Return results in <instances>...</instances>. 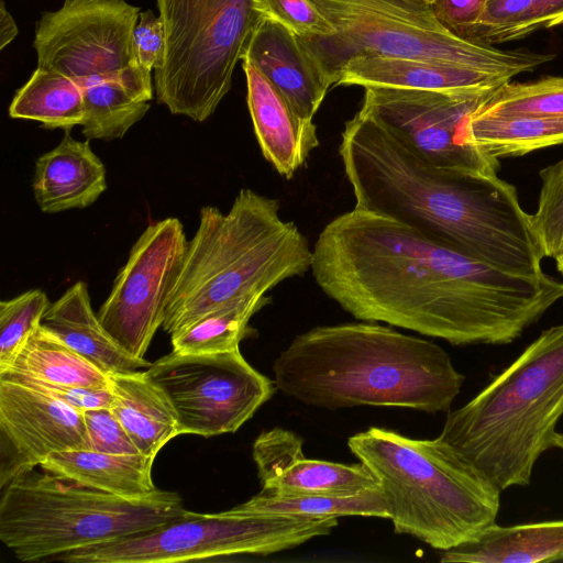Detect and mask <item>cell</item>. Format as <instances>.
Wrapping results in <instances>:
<instances>
[{"mask_svg": "<svg viewBox=\"0 0 563 563\" xmlns=\"http://www.w3.org/2000/svg\"><path fill=\"white\" fill-rule=\"evenodd\" d=\"M339 154L356 209L500 271L514 268L531 244V216L514 185L497 175L437 169L361 110L345 122Z\"/></svg>", "mask_w": 563, "mask_h": 563, "instance_id": "cell-2", "label": "cell"}, {"mask_svg": "<svg viewBox=\"0 0 563 563\" xmlns=\"http://www.w3.org/2000/svg\"><path fill=\"white\" fill-rule=\"evenodd\" d=\"M69 132L35 162L33 194L45 213L87 208L107 189L104 165L89 140H75Z\"/></svg>", "mask_w": 563, "mask_h": 563, "instance_id": "cell-20", "label": "cell"}, {"mask_svg": "<svg viewBox=\"0 0 563 563\" xmlns=\"http://www.w3.org/2000/svg\"><path fill=\"white\" fill-rule=\"evenodd\" d=\"M563 561V519L485 529L477 538L442 551L440 562L536 563Z\"/></svg>", "mask_w": 563, "mask_h": 563, "instance_id": "cell-24", "label": "cell"}, {"mask_svg": "<svg viewBox=\"0 0 563 563\" xmlns=\"http://www.w3.org/2000/svg\"><path fill=\"white\" fill-rule=\"evenodd\" d=\"M347 446L375 476L395 533L444 551L496 523L501 492L439 437L371 427Z\"/></svg>", "mask_w": 563, "mask_h": 563, "instance_id": "cell-6", "label": "cell"}, {"mask_svg": "<svg viewBox=\"0 0 563 563\" xmlns=\"http://www.w3.org/2000/svg\"><path fill=\"white\" fill-rule=\"evenodd\" d=\"M139 16L140 8L125 0H65L37 23V67L76 81L141 67L132 46Z\"/></svg>", "mask_w": 563, "mask_h": 563, "instance_id": "cell-14", "label": "cell"}, {"mask_svg": "<svg viewBox=\"0 0 563 563\" xmlns=\"http://www.w3.org/2000/svg\"><path fill=\"white\" fill-rule=\"evenodd\" d=\"M247 106L255 136L265 159L290 179L319 145L317 126L301 121L282 93L251 63L242 60Z\"/></svg>", "mask_w": 563, "mask_h": 563, "instance_id": "cell-18", "label": "cell"}, {"mask_svg": "<svg viewBox=\"0 0 563 563\" xmlns=\"http://www.w3.org/2000/svg\"><path fill=\"white\" fill-rule=\"evenodd\" d=\"M473 114L563 117V76L529 82L508 81L496 89Z\"/></svg>", "mask_w": 563, "mask_h": 563, "instance_id": "cell-31", "label": "cell"}, {"mask_svg": "<svg viewBox=\"0 0 563 563\" xmlns=\"http://www.w3.org/2000/svg\"><path fill=\"white\" fill-rule=\"evenodd\" d=\"M240 515H285L313 518L364 516L388 519L380 488L355 495H284L262 488L231 509Z\"/></svg>", "mask_w": 563, "mask_h": 563, "instance_id": "cell-29", "label": "cell"}, {"mask_svg": "<svg viewBox=\"0 0 563 563\" xmlns=\"http://www.w3.org/2000/svg\"><path fill=\"white\" fill-rule=\"evenodd\" d=\"M493 92L367 87L360 110L437 169L496 176L499 159L473 144L467 131L471 115Z\"/></svg>", "mask_w": 563, "mask_h": 563, "instance_id": "cell-12", "label": "cell"}, {"mask_svg": "<svg viewBox=\"0 0 563 563\" xmlns=\"http://www.w3.org/2000/svg\"><path fill=\"white\" fill-rule=\"evenodd\" d=\"M296 433L276 427L254 441L252 456L262 488L284 495H355L379 485L363 464L308 459Z\"/></svg>", "mask_w": 563, "mask_h": 563, "instance_id": "cell-16", "label": "cell"}, {"mask_svg": "<svg viewBox=\"0 0 563 563\" xmlns=\"http://www.w3.org/2000/svg\"><path fill=\"white\" fill-rule=\"evenodd\" d=\"M562 416L563 323L543 330L473 399L449 411L439 438L503 492L530 484Z\"/></svg>", "mask_w": 563, "mask_h": 563, "instance_id": "cell-5", "label": "cell"}, {"mask_svg": "<svg viewBox=\"0 0 563 563\" xmlns=\"http://www.w3.org/2000/svg\"><path fill=\"white\" fill-rule=\"evenodd\" d=\"M269 302L265 295H255L228 302L170 334L173 351L181 354L225 352L239 347L251 335L249 321Z\"/></svg>", "mask_w": 563, "mask_h": 563, "instance_id": "cell-30", "label": "cell"}, {"mask_svg": "<svg viewBox=\"0 0 563 563\" xmlns=\"http://www.w3.org/2000/svg\"><path fill=\"white\" fill-rule=\"evenodd\" d=\"M68 450H91L84 412L0 378V487Z\"/></svg>", "mask_w": 563, "mask_h": 563, "instance_id": "cell-15", "label": "cell"}, {"mask_svg": "<svg viewBox=\"0 0 563 563\" xmlns=\"http://www.w3.org/2000/svg\"><path fill=\"white\" fill-rule=\"evenodd\" d=\"M311 1L335 32L297 38L329 89L336 86L341 69L362 55L422 59L509 78L555 58L465 40L444 27L431 7L407 0Z\"/></svg>", "mask_w": 563, "mask_h": 563, "instance_id": "cell-8", "label": "cell"}, {"mask_svg": "<svg viewBox=\"0 0 563 563\" xmlns=\"http://www.w3.org/2000/svg\"><path fill=\"white\" fill-rule=\"evenodd\" d=\"M338 517L240 515L225 510L176 519L130 537L77 549L54 561L67 563H175L221 556L269 555L328 536Z\"/></svg>", "mask_w": 563, "mask_h": 563, "instance_id": "cell-10", "label": "cell"}, {"mask_svg": "<svg viewBox=\"0 0 563 563\" xmlns=\"http://www.w3.org/2000/svg\"><path fill=\"white\" fill-rule=\"evenodd\" d=\"M82 88L86 140L122 139L148 111L153 98L151 71L142 67L119 75H95L77 81Z\"/></svg>", "mask_w": 563, "mask_h": 563, "instance_id": "cell-22", "label": "cell"}, {"mask_svg": "<svg viewBox=\"0 0 563 563\" xmlns=\"http://www.w3.org/2000/svg\"><path fill=\"white\" fill-rule=\"evenodd\" d=\"M511 78L422 59L362 55L342 69L338 85L434 91H495Z\"/></svg>", "mask_w": 563, "mask_h": 563, "instance_id": "cell-19", "label": "cell"}, {"mask_svg": "<svg viewBox=\"0 0 563 563\" xmlns=\"http://www.w3.org/2000/svg\"><path fill=\"white\" fill-rule=\"evenodd\" d=\"M242 60L251 63L268 79L301 121H313L329 87L292 32L262 19Z\"/></svg>", "mask_w": 563, "mask_h": 563, "instance_id": "cell-17", "label": "cell"}, {"mask_svg": "<svg viewBox=\"0 0 563 563\" xmlns=\"http://www.w3.org/2000/svg\"><path fill=\"white\" fill-rule=\"evenodd\" d=\"M111 410L137 448L154 457L180 434L177 415L163 390L136 371L110 376Z\"/></svg>", "mask_w": 563, "mask_h": 563, "instance_id": "cell-23", "label": "cell"}, {"mask_svg": "<svg viewBox=\"0 0 563 563\" xmlns=\"http://www.w3.org/2000/svg\"><path fill=\"white\" fill-rule=\"evenodd\" d=\"M407 1L416 2L419 4H423V5H429V7H431L432 3L434 2V0H407Z\"/></svg>", "mask_w": 563, "mask_h": 563, "instance_id": "cell-44", "label": "cell"}, {"mask_svg": "<svg viewBox=\"0 0 563 563\" xmlns=\"http://www.w3.org/2000/svg\"><path fill=\"white\" fill-rule=\"evenodd\" d=\"M165 31L155 69L158 102L173 114L203 122L229 92L258 22L254 0H157Z\"/></svg>", "mask_w": 563, "mask_h": 563, "instance_id": "cell-9", "label": "cell"}, {"mask_svg": "<svg viewBox=\"0 0 563 563\" xmlns=\"http://www.w3.org/2000/svg\"><path fill=\"white\" fill-rule=\"evenodd\" d=\"M537 0H488L467 40L484 45L520 40L536 32Z\"/></svg>", "mask_w": 563, "mask_h": 563, "instance_id": "cell-33", "label": "cell"}, {"mask_svg": "<svg viewBox=\"0 0 563 563\" xmlns=\"http://www.w3.org/2000/svg\"><path fill=\"white\" fill-rule=\"evenodd\" d=\"M312 250L299 228L279 214L274 198L243 188L230 210H200L163 329L173 334L236 299L265 295L311 269Z\"/></svg>", "mask_w": 563, "mask_h": 563, "instance_id": "cell-4", "label": "cell"}, {"mask_svg": "<svg viewBox=\"0 0 563 563\" xmlns=\"http://www.w3.org/2000/svg\"><path fill=\"white\" fill-rule=\"evenodd\" d=\"M254 7L262 19L279 23L298 37L335 32L311 0H254Z\"/></svg>", "mask_w": 563, "mask_h": 563, "instance_id": "cell-35", "label": "cell"}, {"mask_svg": "<svg viewBox=\"0 0 563 563\" xmlns=\"http://www.w3.org/2000/svg\"><path fill=\"white\" fill-rule=\"evenodd\" d=\"M0 374L70 386L110 388V376L41 325L27 339L13 364Z\"/></svg>", "mask_w": 563, "mask_h": 563, "instance_id": "cell-26", "label": "cell"}, {"mask_svg": "<svg viewBox=\"0 0 563 563\" xmlns=\"http://www.w3.org/2000/svg\"><path fill=\"white\" fill-rule=\"evenodd\" d=\"M0 378L10 379L37 391L49 395L64 404L79 410L111 407V388H88L64 384L47 383L26 376L0 374Z\"/></svg>", "mask_w": 563, "mask_h": 563, "instance_id": "cell-37", "label": "cell"}, {"mask_svg": "<svg viewBox=\"0 0 563 563\" xmlns=\"http://www.w3.org/2000/svg\"><path fill=\"white\" fill-rule=\"evenodd\" d=\"M18 26L5 8L4 1H0V49L9 45L18 35Z\"/></svg>", "mask_w": 563, "mask_h": 563, "instance_id": "cell-41", "label": "cell"}, {"mask_svg": "<svg viewBox=\"0 0 563 563\" xmlns=\"http://www.w3.org/2000/svg\"><path fill=\"white\" fill-rule=\"evenodd\" d=\"M470 141L488 155L500 158L563 144V117L472 114Z\"/></svg>", "mask_w": 563, "mask_h": 563, "instance_id": "cell-28", "label": "cell"}, {"mask_svg": "<svg viewBox=\"0 0 563 563\" xmlns=\"http://www.w3.org/2000/svg\"><path fill=\"white\" fill-rule=\"evenodd\" d=\"M41 327L108 376L133 373L152 364L126 353L104 330L91 308L85 282L75 283L49 305Z\"/></svg>", "mask_w": 563, "mask_h": 563, "instance_id": "cell-21", "label": "cell"}, {"mask_svg": "<svg viewBox=\"0 0 563 563\" xmlns=\"http://www.w3.org/2000/svg\"><path fill=\"white\" fill-rule=\"evenodd\" d=\"M274 383L305 405L448 411L465 376L438 344L376 322L316 327L273 364Z\"/></svg>", "mask_w": 563, "mask_h": 563, "instance_id": "cell-3", "label": "cell"}, {"mask_svg": "<svg viewBox=\"0 0 563 563\" xmlns=\"http://www.w3.org/2000/svg\"><path fill=\"white\" fill-rule=\"evenodd\" d=\"M187 243L177 218L150 224L133 244L97 313L111 338L136 358H144L163 327Z\"/></svg>", "mask_w": 563, "mask_h": 563, "instance_id": "cell-13", "label": "cell"}, {"mask_svg": "<svg viewBox=\"0 0 563 563\" xmlns=\"http://www.w3.org/2000/svg\"><path fill=\"white\" fill-rule=\"evenodd\" d=\"M154 457L142 454L118 455L93 450L52 453L41 467L62 479L126 498L154 493Z\"/></svg>", "mask_w": 563, "mask_h": 563, "instance_id": "cell-25", "label": "cell"}, {"mask_svg": "<svg viewBox=\"0 0 563 563\" xmlns=\"http://www.w3.org/2000/svg\"><path fill=\"white\" fill-rule=\"evenodd\" d=\"M84 419L91 450L118 455L140 454L111 408L85 410Z\"/></svg>", "mask_w": 563, "mask_h": 563, "instance_id": "cell-36", "label": "cell"}, {"mask_svg": "<svg viewBox=\"0 0 563 563\" xmlns=\"http://www.w3.org/2000/svg\"><path fill=\"white\" fill-rule=\"evenodd\" d=\"M554 448L563 451V432H556L554 438Z\"/></svg>", "mask_w": 563, "mask_h": 563, "instance_id": "cell-42", "label": "cell"}, {"mask_svg": "<svg viewBox=\"0 0 563 563\" xmlns=\"http://www.w3.org/2000/svg\"><path fill=\"white\" fill-rule=\"evenodd\" d=\"M563 23V0H537L534 10L536 31L551 29Z\"/></svg>", "mask_w": 563, "mask_h": 563, "instance_id": "cell-40", "label": "cell"}, {"mask_svg": "<svg viewBox=\"0 0 563 563\" xmlns=\"http://www.w3.org/2000/svg\"><path fill=\"white\" fill-rule=\"evenodd\" d=\"M49 305L41 289H31L0 302V373L13 364L27 339L41 325Z\"/></svg>", "mask_w": 563, "mask_h": 563, "instance_id": "cell-32", "label": "cell"}, {"mask_svg": "<svg viewBox=\"0 0 563 563\" xmlns=\"http://www.w3.org/2000/svg\"><path fill=\"white\" fill-rule=\"evenodd\" d=\"M0 540L23 562L54 561L67 552L154 529L186 512L175 492L126 498L29 472L2 488Z\"/></svg>", "mask_w": 563, "mask_h": 563, "instance_id": "cell-7", "label": "cell"}, {"mask_svg": "<svg viewBox=\"0 0 563 563\" xmlns=\"http://www.w3.org/2000/svg\"><path fill=\"white\" fill-rule=\"evenodd\" d=\"M554 260L558 271L563 275V252L560 253Z\"/></svg>", "mask_w": 563, "mask_h": 563, "instance_id": "cell-43", "label": "cell"}, {"mask_svg": "<svg viewBox=\"0 0 563 563\" xmlns=\"http://www.w3.org/2000/svg\"><path fill=\"white\" fill-rule=\"evenodd\" d=\"M488 0H434L431 10L438 21L455 35L467 40Z\"/></svg>", "mask_w": 563, "mask_h": 563, "instance_id": "cell-39", "label": "cell"}, {"mask_svg": "<svg viewBox=\"0 0 563 563\" xmlns=\"http://www.w3.org/2000/svg\"><path fill=\"white\" fill-rule=\"evenodd\" d=\"M9 114L37 121L46 129L70 131L85 119L82 88L58 71L37 67L14 95Z\"/></svg>", "mask_w": 563, "mask_h": 563, "instance_id": "cell-27", "label": "cell"}, {"mask_svg": "<svg viewBox=\"0 0 563 563\" xmlns=\"http://www.w3.org/2000/svg\"><path fill=\"white\" fill-rule=\"evenodd\" d=\"M132 46L137 64L145 70H155L162 65L165 52V31L162 19L151 10L140 13L134 27Z\"/></svg>", "mask_w": 563, "mask_h": 563, "instance_id": "cell-38", "label": "cell"}, {"mask_svg": "<svg viewBox=\"0 0 563 563\" xmlns=\"http://www.w3.org/2000/svg\"><path fill=\"white\" fill-rule=\"evenodd\" d=\"M540 178L538 207L531 220L544 256L555 258L563 252V158L541 169Z\"/></svg>", "mask_w": 563, "mask_h": 563, "instance_id": "cell-34", "label": "cell"}, {"mask_svg": "<svg viewBox=\"0 0 563 563\" xmlns=\"http://www.w3.org/2000/svg\"><path fill=\"white\" fill-rule=\"evenodd\" d=\"M145 374L172 404L180 434L206 438L238 431L276 388L243 357L240 346L206 354L172 351Z\"/></svg>", "mask_w": 563, "mask_h": 563, "instance_id": "cell-11", "label": "cell"}, {"mask_svg": "<svg viewBox=\"0 0 563 563\" xmlns=\"http://www.w3.org/2000/svg\"><path fill=\"white\" fill-rule=\"evenodd\" d=\"M312 253L316 283L355 319L453 345L511 343L563 297L548 274H508L356 208L324 227Z\"/></svg>", "mask_w": 563, "mask_h": 563, "instance_id": "cell-1", "label": "cell"}]
</instances>
